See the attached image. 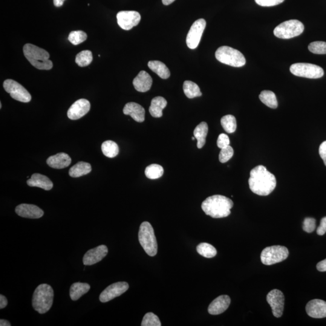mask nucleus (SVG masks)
Returning a JSON list of instances; mask_svg holds the SVG:
<instances>
[{
  "label": "nucleus",
  "instance_id": "f257e3e1",
  "mask_svg": "<svg viewBox=\"0 0 326 326\" xmlns=\"http://www.w3.org/2000/svg\"><path fill=\"white\" fill-rule=\"evenodd\" d=\"M249 183L251 190L260 196L269 195L277 184L275 176L262 165L256 166L250 172Z\"/></svg>",
  "mask_w": 326,
  "mask_h": 326
},
{
  "label": "nucleus",
  "instance_id": "f03ea898",
  "mask_svg": "<svg viewBox=\"0 0 326 326\" xmlns=\"http://www.w3.org/2000/svg\"><path fill=\"white\" fill-rule=\"evenodd\" d=\"M233 202L223 195H213L208 197L201 205L202 209L213 218L227 217L231 214Z\"/></svg>",
  "mask_w": 326,
  "mask_h": 326
},
{
  "label": "nucleus",
  "instance_id": "7ed1b4c3",
  "mask_svg": "<svg viewBox=\"0 0 326 326\" xmlns=\"http://www.w3.org/2000/svg\"><path fill=\"white\" fill-rule=\"evenodd\" d=\"M23 53L28 61L38 70H49L53 68V63L50 58V54L37 46L27 44L23 47Z\"/></svg>",
  "mask_w": 326,
  "mask_h": 326
},
{
  "label": "nucleus",
  "instance_id": "20e7f679",
  "mask_svg": "<svg viewBox=\"0 0 326 326\" xmlns=\"http://www.w3.org/2000/svg\"><path fill=\"white\" fill-rule=\"evenodd\" d=\"M54 292L51 286L41 284L34 290L32 297V306L34 310L40 314H45L50 310L53 305Z\"/></svg>",
  "mask_w": 326,
  "mask_h": 326
},
{
  "label": "nucleus",
  "instance_id": "39448f33",
  "mask_svg": "<svg viewBox=\"0 0 326 326\" xmlns=\"http://www.w3.org/2000/svg\"><path fill=\"white\" fill-rule=\"evenodd\" d=\"M138 240L145 252L149 256H155L158 251V244L154 230L148 222L141 224L138 232Z\"/></svg>",
  "mask_w": 326,
  "mask_h": 326
},
{
  "label": "nucleus",
  "instance_id": "423d86ee",
  "mask_svg": "<svg viewBox=\"0 0 326 326\" xmlns=\"http://www.w3.org/2000/svg\"><path fill=\"white\" fill-rule=\"evenodd\" d=\"M215 56L219 62L234 67H243L246 63V59L241 52L228 46L219 47Z\"/></svg>",
  "mask_w": 326,
  "mask_h": 326
},
{
  "label": "nucleus",
  "instance_id": "0eeeda50",
  "mask_svg": "<svg viewBox=\"0 0 326 326\" xmlns=\"http://www.w3.org/2000/svg\"><path fill=\"white\" fill-rule=\"evenodd\" d=\"M304 29V25L302 22L299 20L291 19L277 26L274 30V34L279 38L290 39L301 35Z\"/></svg>",
  "mask_w": 326,
  "mask_h": 326
},
{
  "label": "nucleus",
  "instance_id": "6e6552de",
  "mask_svg": "<svg viewBox=\"0 0 326 326\" xmlns=\"http://www.w3.org/2000/svg\"><path fill=\"white\" fill-rule=\"evenodd\" d=\"M288 256L289 251L287 247L275 245L265 248L262 251L261 258L262 263L264 265H272L285 261Z\"/></svg>",
  "mask_w": 326,
  "mask_h": 326
},
{
  "label": "nucleus",
  "instance_id": "1a4fd4ad",
  "mask_svg": "<svg viewBox=\"0 0 326 326\" xmlns=\"http://www.w3.org/2000/svg\"><path fill=\"white\" fill-rule=\"evenodd\" d=\"M291 73L296 76L319 79L324 75V70L319 66L308 63H297L291 66Z\"/></svg>",
  "mask_w": 326,
  "mask_h": 326
},
{
  "label": "nucleus",
  "instance_id": "9d476101",
  "mask_svg": "<svg viewBox=\"0 0 326 326\" xmlns=\"http://www.w3.org/2000/svg\"><path fill=\"white\" fill-rule=\"evenodd\" d=\"M3 87L7 93H9L11 98L19 102L28 103L31 99V96L27 89L18 82L12 79L5 80Z\"/></svg>",
  "mask_w": 326,
  "mask_h": 326
},
{
  "label": "nucleus",
  "instance_id": "9b49d317",
  "mask_svg": "<svg viewBox=\"0 0 326 326\" xmlns=\"http://www.w3.org/2000/svg\"><path fill=\"white\" fill-rule=\"evenodd\" d=\"M206 27V21L204 19H199L193 23L186 38L187 45L189 48L195 49L198 47Z\"/></svg>",
  "mask_w": 326,
  "mask_h": 326
},
{
  "label": "nucleus",
  "instance_id": "f8f14e48",
  "mask_svg": "<svg viewBox=\"0 0 326 326\" xmlns=\"http://www.w3.org/2000/svg\"><path fill=\"white\" fill-rule=\"evenodd\" d=\"M117 19L122 29L129 30L139 24L141 15L136 11H120L117 13Z\"/></svg>",
  "mask_w": 326,
  "mask_h": 326
},
{
  "label": "nucleus",
  "instance_id": "ddd939ff",
  "mask_svg": "<svg viewBox=\"0 0 326 326\" xmlns=\"http://www.w3.org/2000/svg\"><path fill=\"white\" fill-rule=\"evenodd\" d=\"M267 301L270 305L273 316L280 318L283 315L284 310L285 297L282 291L273 290L268 294Z\"/></svg>",
  "mask_w": 326,
  "mask_h": 326
},
{
  "label": "nucleus",
  "instance_id": "4468645a",
  "mask_svg": "<svg viewBox=\"0 0 326 326\" xmlns=\"http://www.w3.org/2000/svg\"><path fill=\"white\" fill-rule=\"evenodd\" d=\"M129 285L125 282H120L109 285L101 293L99 300L101 302L106 303L112 301L122 295L129 289Z\"/></svg>",
  "mask_w": 326,
  "mask_h": 326
},
{
  "label": "nucleus",
  "instance_id": "2eb2a0df",
  "mask_svg": "<svg viewBox=\"0 0 326 326\" xmlns=\"http://www.w3.org/2000/svg\"><path fill=\"white\" fill-rule=\"evenodd\" d=\"M108 249L105 245H99L94 249L88 251L83 258V263L85 266H90L100 262L108 255Z\"/></svg>",
  "mask_w": 326,
  "mask_h": 326
},
{
  "label": "nucleus",
  "instance_id": "dca6fc26",
  "mask_svg": "<svg viewBox=\"0 0 326 326\" xmlns=\"http://www.w3.org/2000/svg\"><path fill=\"white\" fill-rule=\"evenodd\" d=\"M91 105L88 100L81 99L75 102L67 112V116L70 120H78L84 116L90 110Z\"/></svg>",
  "mask_w": 326,
  "mask_h": 326
},
{
  "label": "nucleus",
  "instance_id": "f3484780",
  "mask_svg": "<svg viewBox=\"0 0 326 326\" xmlns=\"http://www.w3.org/2000/svg\"><path fill=\"white\" fill-rule=\"evenodd\" d=\"M308 315L312 318L323 319L326 317V302L320 299H314L306 307Z\"/></svg>",
  "mask_w": 326,
  "mask_h": 326
},
{
  "label": "nucleus",
  "instance_id": "a211bd4d",
  "mask_svg": "<svg viewBox=\"0 0 326 326\" xmlns=\"http://www.w3.org/2000/svg\"><path fill=\"white\" fill-rule=\"evenodd\" d=\"M17 215L21 217L29 219H39L44 215V211L33 204H22L15 209Z\"/></svg>",
  "mask_w": 326,
  "mask_h": 326
},
{
  "label": "nucleus",
  "instance_id": "6ab92c4d",
  "mask_svg": "<svg viewBox=\"0 0 326 326\" xmlns=\"http://www.w3.org/2000/svg\"><path fill=\"white\" fill-rule=\"evenodd\" d=\"M230 303L231 299L229 296L226 295L219 296L210 304L208 312L211 315H219L229 308Z\"/></svg>",
  "mask_w": 326,
  "mask_h": 326
},
{
  "label": "nucleus",
  "instance_id": "aec40b11",
  "mask_svg": "<svg viewBox=\"0 0 326 326\" xmlns=\"http://www.w3.org/2000/svg\"><path fill=\"white\" fill-rule=\"evenodd\" d=\"M124 114L128 115L137 122H143L145 119V110L139 104L129 102L126 104L123 110Z\"/></svg>",
  "mask_w": 326,
  "mask_h": 326
},
{
  "label": "nucleus",
  "instance_id": "412c9836",
  "mask_svg": "<svg viewBox=\"0 0 326 326\" xmlns=\"http://www.w3.org/2000/svg\"><path fill=\"white\" fill-rule=\"evenodd\" d=\"M151 76L145 71H141L133 80V85L137 91L145 93L151 89L152 85Z\"/></svg>",
  "mask_w": 326,
  "mask_h": 326
},
{
  "label": "nucleus",
  "instance_id": "4be33fe9",
  "mask_svg": "<svg viewBox=\"0 0 326 326\" xmlns=\"http://www.w3.org/2000/svg\"><path fill=\"white\" fill-rule=\"evenodd\" d=\"M71 158L65 153H59L51 156L47 160V163L51 168L61 169L70 165Z\"/></svg>",
  "mask_w": 326,
  "mask_h": 326
},
{
  "label": "nucleus",
  "instance_id": "5701e85b",
  "mask_svg": "<svg viewBox=\"0 0 326 326\" xmlns=\"http://www.w3.org/2000/svg\"><path fill=\"white\" fill-rule=\"evenodd\" d=\"M28 186L36 187L45 190H50L53 188V184L47 177L39 174H34L27 180Z\"/></svg>",
  "mask_w": 326,
  "mask_h": 326
},
{
  "label": "nucleus",
  "instance_id": "b1692460",
  "mask_svg": "<svg viewBox=\"0 0 326 326\" xmlns=\"http://www.w3.org/2000/svg\"><path fill=\"white\" fill-rule=\"evenodd\" d=\"M167 105V101L163 97H156L151 101L149 111L153 117L160 118L163 116V110Z\"/></svg>",
  "mask_w": 326,
  "mask_h": 326
},
{
  "label": "nucleus",
  "instance_id": "393cba45",
  "mask_svg": "<svg viewBox=\"0 0 326 326\" xmlns=\"http://www.w3.org/2000/svg\"><path fill=\"white\" fill-rule=\"evenodd\" d=\"M90 285L86 283H74L71 286L70 296L72 301H76L90 290Z\"/></svg>",
  "mask_w": 326,
  "mask_h": 326
},
{
  "label": "nucleus",
  "instance_id": "a878e982",
  "mask_svg": "<svg viewBox=\"0 0 326 326\" xmlns=\"http://www.w3.org/2000/svg\"><path fill=\"white\" fill-rule=\"evenodd\" d=\"M148 67L161 79H167L171 76L169 68L164 63L159 60H151L148 62Z\"/></svg>",
  "mask_w": 326,
  "mask_h": 326
},
{
  "label": "nucleus",
  "instance_id": "bb28decb",
  "mask_svg": "<svg viewBox=\"0 0 326 326\" xmlns=\"http://www.w3.org/2000/svg\"><path fill=\"white\" fill-rule=\"evenodd\" d=\"M91 170L90 164L80 161L71 167L69 170V175L73 178L80 177L88 174L91 172Z\"/></svg>",
  "mask_w": 326,
  "mask_h": 326
},
{
  "label": "nucleus",
  "instance_id": "cd10ccee",
  "mask_svg": "<svg viewBox=\"0 0 326 326\" xmlns=\"http://www.w3.org/2000/svg\"><path fill=\"white\" fill-rule=\"evenodd\" d=\"M208 131H209V127L206 122H201L200 125L196 127L193 134L198 141V149H201L206 144Z\"/></svg>",
  "mask_w": 326,
  "mask_h": 326
},
{
  "label": "nucleus",
  "instance_id": "c85d7f7f",
  "mask_svg": "<svg viewBox=\"0 0 326 326\" xmlns=\"http://www.w3.org/2000/svg\"><path fill=\"white\" fill-rule=\"evenodd\" d=\"M183 90L184 94L189 99H193L202 96L200 88L197 83L190 80H186L184 82Z\"/></svg>",
  "mask_w": 326,
  "mask_h": 326
},
{
  "label": "nucleus",
  "instance_id": "c756f323",
  "mask_svg": "<svg viewBox=\"0 0 326 326\" xmlns=\"http://www.w3.org/2000/svg\"><path fill=\"white\" fill-rule=\"evenodd\" d=\"M259 99L265 105L271 108H278V102L276 94L273 91L265 90L259 95Z\"/></svg>",
  "mask_w": 326,
  "mask_h": 326
},
{
  "label": "nucleus",
  "instance_id": "7c9ffc66",
  "mask_svg": "<svg viewBox=\"0 0 326 326\" xmlns=\"http://www.w3.org/2000/svg\"><path fill=\"white\" fill-rule=\"evenodd\" d=\"M102 151L104 155L108 158H114L119 154V148L114 141L107 140L102 145Z\"/></svg>",
  "mask_w": 326,
  "mask_h": 326
},
{
  "label": "nucleus",
  "instance_id": "2f4dec72",
  "mask_svg": "<svg viewBox=\"0 0 326 326\" xmlns=\"http://www.w3.org/2000/svg\"><path fill=\"white\" fill-rule=\"evenodd\" d=\"M221 125L229 134H232L237 128V123L235 116L232 115H225L221 120Z\"/></svg>",
  "mask_w": 326,
  "mask_h": 326
},
{
  "label": "nucleus",
  "instance_id": "473e14b6",
  "mask_svg": "<svg viewBox=\"0 0 326 326\" xmlns=\"http://www.w3.org/2000/svg\"><path fill=\"white\" fill-rule=\"evenodd\" d=\"M197 252L206 258H214L217 255V250L213 245L208 243H201L197 247Z\"/></svg>",
  "mask_w": 326,
  "mask_h": 326
},
{
  "label": "nucleus",
  "instance_id": "72a5a7b5",
  "mask_svg": "<svg viewBox=\"0 0 326 326\" xmlns=\"http://www.w3.org/2000/svg\"><path fill=\"white\" fill-rule=\"evenodd\" d=\"M93 60V53L89 50H83L78 53L75 59V62L80 67H86Z\"/></svg>",
  "mask_w": 326,
  "mask_h": 326
},
{
  "label": "nucleus",
  "instance_id": "f704fd0d",
  "mask_svg": "<svg viewBox=\"0 0 326 326\" xmlns=\"http://www.w3.org/2000/svg\"><path fill=\"white\" fill-rule=\"evenodd\" d=\"M164 174L163 167L159 164H153L146 167L145 170V175L147 178L151 180L160 178L162 177Z\"/></svg>",
  "mask_w": 326,
  "mask_h": 326
},
{
  "label": "nucleus",
  "instance_id": "c9c22d12",
  "mask_svg": "<svg viewBox=\"0 0 326 326\" xmlns=\"http://www.w3.org/2000/svg\"><path fill=\"white\" fill-rule=\"evenodd\" d=\"M87 34L81 30L73 31L69 34L68 40L72 44L77 45L86 41Z\"/></svg>",
  "mask_w": 326,
  "mask_h": 326
},
{
  "label": "nucleus",
  "instance_id": "e433bc0d",
  "mask_svg": "<svg viewBox=\"0 0 326 326\" xmlns=\"http://www.w3.org/2000/svg\"><path fill=\"white\" fill-rule=\"evenodd\" d=\"M141 326H161L159 318L152 313H147L143 317Z\"/></svg>",
  "mask_w": 326,
  "mask_h": 326
},
{
  "label": "nucleus",
  "instance_id": "4c0bfd02",
  "mask_svg": "<svg viewBox=\"0 0 326 326\" xmlns=\"http://www.w3.org/2000/svg\"><path fill=\"white\" fill-rule=\"evenodd\" d=\"M309 50L312 53L317 54H326V42L316 41L311 43L308 46Z\"/></svg>",
  "mask_w": 326,
  "mask_h": 326
},
{
  "label": "nucleus",
  "instance_id": "58836bf2",
  "mask_svg": "<svg viewBox=\"0 0 326 326\" xmlns=\"http://www.w3.org/2000/svg\"><path fill=\"white\" fill-rule=\"evenodd\" d=\"M233 149L230 145L226 147V148L221 149L219 155V161L222 163H226L233 157Z\"/></svg>",
  "mask_w": 326,
  "mask_h": 326
},
{
  "label": "nucleus",
  "instance_id": "ea45409f",
  "mask_svg": "<svg viewBox=\"0 0 326 326\" xmlns=\"http://www.w3.org/2000/svg\"><path fill=\"white\" fill-rule=\"evenodd\" d=\"M316 221L313 218H307L304 222L303 229L307 233L313 232L316 230Z\"/></svg>",
  "mask_w": 326,
  "mask_h": 326
},
{
  "label": "nucleus",
  "instance_id": "a19ab883",
  "mask_svg": "<svg viewBox=\"0 0 326 326\" xmlns=\"http://www.w3.org/2000/svg\"><path fill=\"white\" fill-rule=\"evenodd\" d=\"M285 0H255L257 4L263 7H271L282 3Z\"/></svg>",
  "mask_w": 326,
  "mask_h": 326
},
{
  "label": "nucleus",
  "instance_id": "79ce46f5",
  "mask_svg": "<svg viewBox=\"0 0 326 326\" xmlns=\"http://www.w3.org/2000/svg\"><path fill=\"white\" fill-rule=\"evenodd\" d=\"M217 145L219 148L223 149L230 145V139L229 136L225 134H221L219 135L217 140Z\"/></svg>",
  "mask_w": 326,
  "mask_h": 326
},
{
  "label": "nucleus",
  "instance_id": "37998d69",
  "mask_svg": "<svg viewBox=\"0 0 326 326\" xmlns=\"http://www.w3.org/2000/svg\"><path fill=\"white\" fill-rule=\"evenodd\" d=\"M326 233V217L323 218L320 222V226L317 230V233L319 236L324 235Z\"/></svg>",
  "mask_w": 326,
  "mask_h": 326
},
{
  "label": "nucleus",
  "instance_id": "c03bdc74",
  "mask_svg": "<svg viewBox=\"0 0 326 326\" xmlns=\"http://www.w3.org/2000/svg\"><path fill=\"white\" fill-rule=\"evenodd\" d=\"M319 154L326 166V141L323 142L320 145Z\"/></svg>",
  "mask_w": 326,
  "mask_h": 326
},
{
  "label": "nucleus",
  "instance_id": "a18cd8bd",
  "mask_svg": "<svg viewBox=\"0 0 326 326\" xmlns=\"http://www.w3.org/2000/svg\"><path fill=\"white\" fill-rule=\"evenodd\" d=\"M317 270L320 272H326V259L320 262L317 265Z\"/></svg>",
  "mask_w": 326,
  "mask_h": 326
},
{
  "label": "nucleus",
  "instance_id": "49530a36",
  "mask_svg": "<svg viewBox=\"0 0 326 326\" xmlns=\"http://www.w3.org/2000/svg\"><path fill=\"white\" fill-rule=\"evenodd\" d=\"M8 304L7 300L3 295L0 296V309L5 308L7 307Z\"/></svg>",
  "mask_w": 326,
  "mask_h": 326
},
{
  "label": "nucleus",
  "instance_id": "de8ad7c7",
  "mask_svg": "<svg viewBox=\"0 0 326 326\" xmlns=\"http://www.w3.org/2000/svg\"><path fill=\"white\" fill-rule=\"evenodd\" d=\"M65 0H53L54 5L57 7H61Z\"/></svg>",
  "mask_w": 326,
  "mask_h": 326
},
{
  "label": "nucleus",
  "instance_id": "09e8293b",
  "mask_svg": "<svg viewBox=\"0 0 326 326\" xmlns=\"http://www.w3.org/2000/svg\"><path fill=\"white\" fill-rule=\"evenodd\" d=\"M0 326H10L11 324H10L9 322L7 321V320L1 319V320H0Z\"/></svg>",
  "mask_w": 326,
  "mask_h": 326
},
{
  "label": "nucleus",
  "instance_id": "8fccbe9b",
  "mask_svg": "<svg viewBox=\"0 0 326 326\" xmlns=\"http://www.w3.org/2000/svg\"><path fill=\"white\" fill-rule=\"evenodd\" d=\"M175 0H162V2L164 5H169L174 2Z\"/></svg>",
  "mask_w": 326,
  "mask_h": 326
},
{
  "label": "nucleus",
  "instance_id": "3c124183",
  "mask_svg": "<svg viewBox=\"0 0 326 326\" xmlns=\"http://www.w3.org/2000/svg\"><path fill=\"white\" fill-rule=\"evenodd\" d=\"M1 108H2V104L1 103H0V108L1 109Z\"/></svg>",
  "mask_w": 326,
  "mask_h": 326
},
{
  "label": "nucleus",
  "instance_id": "603ef678",
  "mask_svg": "<svg viewBox=\"0 0 326 326\" xmlns=\"http://www.w3.org/2000/svg\"><path fill=\"white\" fill-rule=\"evenodd\" d=\"M195 137H192V140H195Z\"/></svg>",
  "mask_w": 326,
  "mask_h": 326
}]
</instances>
